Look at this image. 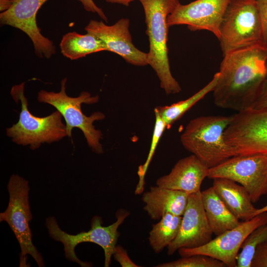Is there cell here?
<instances>
[{
  "instance_id": "cell-8",
  "label": "cell",
  "mask_w": 267,
  "mask_h": 267,
  "mask_svg": "<svg viewBox=\"0 0 267 267\" xmlns=\"http://www.w3.org/2000/svg\"><path fill=\"white\" fill-rule=\"evenodd\" d=\"M9 201L6 210L0 213V222L8 224L20 247V266L25 265L26 257L30 255L39 267H44L41 254L32 242L29 222L32 219L28 181L18 175L9 178L7 186Z\"/></svg>"
},
{
  "instance_id": "cell-2",
  "label": "cell",
  "mask_w": 267,
  "mask_h": 267,
  "mask_svg": "<svg viewBox=\"0 0 267 267\" xmlns=\"http://www.w3.org/2000/svg\"><path fill=\"white\" fill-rule=\"evenodd\" d=\"M143 6L149 50L148 64L156 72L160 87L167 95L178 93L181 88L170 70L167 47L169 15L180 3L178 0H139Z\"/></svg>"
},
{
  "instance_id": "cell-17",
  "label": "cell",
  "mask_w": 267,
  "mask_h": 267,
  "mask_svg": "<svg viewBox=\"0 0 267 267\" xmlns=\"http://www.w3.org/2000/svg\"><path fill=\"white\" fill-rule=\"evenodd\" d=\"M189 195L180 190L151 186L142 195L143 210L154 220L160 219L167 213L182 216Z\"/></svg>"
},
{
  "instance_id": "cell-30",
  "label": "cell",
  "mask_w": 267,
  "mask_h": 267,
  "mask_svg": "<svg viewBox=\"0 0 267 267\" xmlns=\"http://www.w3.org/2000/svg\"><path fill=\"white\" fill-rule=\"evenodd\" d=\"M83 5L84 9L89 12L97 14L103 20L107 21V18L102 9L99 7L93 0H78Z\"/></svg>"
},
{
  "instance_id": "cell-32",
  "label": "cell",
  "mask_w": 267,
  "mask_h": 267,
  "mask_svg": "<svg viewBox=\"0 0 267 267\" xmlns=\"http://www.w3.org/2000/svg\"><path fill=\"white\" fill-rule=\"evenodd\" d=\"M107 2L113 3H118L128 6L130 3L135 0H105Z\"/></svg>"
},
{
  "instance_id": "cell-24",
  "label": "cell",
  "mask_w": 267,
  "mask_h": 267,
  "mask_svg": "<svg viewBox=\"0 0 267 267\" xmlns=\"http://www.w3.org/2000/svg\"><path fill=\"white\" fill-rule=\"evenodd\" d=\"M154 112L155 121L150 149L145 163L138 167L137 174L139 177V181L135 190V193L136 194H140L144 190L145 184L144 178L146 172L163 133L165 129H167L165 123L158 113L154 110Z\"/></svg>"
},
{
  "instance_id": "cell-7",
  "label": "cell",
  "mask_w": 267,
  "mask_h": 267,
  "mask_svg": "<svg viewBox=\"0 0 267 267\" xmlns=\"http://www.w3.org/2000/svg\"><path fill=\"white\" fill-rule=\"evenodd\" d=\"M129 215L128 211L119 210L116 214V221L107 226L102 225L101 217L95 216L91 219L90 229L77 234H70L62 230L54 217H49L45 219V226L49 237L63 244L65 257L68 260L76 263L82 267L92 266L90 263L80 260L75 252L76 246L80 243L91 242L103 249L104 267H109L120 234L118 228Z\"/></svg>"
},
{
  "instance_id": "cell-1",
  "label": "cell",
  "mask_w": 267,
  "mask_h": 267,
  "mask_svg": "<svg viewBox=\"0 0 267 267\" xmlns=\"http://www.w3.org/2000/svg\"><path fill=\"white\" fill-rule=\"evenodd\" d=\"M267 44L262 43L223 56L214 88V101L220 108L238 112L251 109L267 76Z\"/></svg>"
},
{
  "instance_id": "cell-28",
  "label": "cell",
  "mask_w": 267,
  "mask_h": 267,
  "mask_svg": "<svg viewBox=\"0 0 267 267\" xmlns=\"http://www.w3.org/2000/svg\"><path fill=\"white\" fill-rule=\"evenodd\" d=\"M262 23L264 39L267 44V0H256Z\"/></svg>"
},
{
  "instance_id": "cell-34",
  "label": "cell",
  "mask_w": 267,
  "mask_h": 267,
  "mask_svg": "<svg viewBox=\"0 0 267 267\" xmlns=\"http://www.w3.org/2000/svg\"><path fill=\"white\" fill-rule=\"evenodd\" d=\"M266 67H267V63H266Z\"/></svg>"
},
{
  "instance_id": "cell-29",
  "label": "cell",
  "mask_w": 267,
  "mask_h": 267,
  "mask_svg": "<svg viewBox=\"0 0 267 267\" xmlns=\"http://www.w3.org/2000/svg\"><path fill=\"white\" fill-rule=\"evenodd\" d=\"M267 108V76L264 80L259 95L251 109Z\"/></svg>"
},
{
  "instance_id": "cell-31",
  "label": "cell",
  "mask_w": 267,
  "mask_h": 267,
  "mask_svg": "<svg viewBox=\"0 0 267 267\" xmlns=\"http://www.w3.org/2000/svg\"><path fill=\"white\" fill-rule=\"evenodd\" d=\"M13 0H0V10L3 12L7 10L12 4Z\"/></svg>"
},
{
  "instance_id": "cell-14",
  "label": "cell",
  "mask_w": 267,
  "mask_h": 267,
  "mask_svg": "<svg viewBox=\"0 0 267 267\" xmlns=\"http://www.w3.org/2000/svg\"><path fill=\"white\" fill-rule=\"evenodd\" d=\"M213 234L204 209L201 191L190 194L179 232L167 247V254L172 255L181 248L202 246L212 239Z\"/></svg>"
},
{
  "instance_id": "cell-3",
  "label": "cell",
  "mask_w": 267,
  "mask_h": 267,
  "mask_svg": "<svg viewBox=\"0 0 267 267\" xmlns=\"http://www.w3.org/2000/svg\"><path fill=\"white\" fill-rule=\"evenodd\" d=\"M231 116H202L190 120L180 135L184 148L209 169L236 156L224 140Z\"/></svg>"
},
{
  "instance_id": "cell-21",
  "label": "cell",
  "mask_w": 267,
  "mask_h": 267,
  "mask_svg": "<svg viewBox=\"0 0 267 267\" xmlns=\"http://www.w3.org/2000/svg\"><path fill=\"white\" fill-rule=\"evenodd\" d=\"M181 221L182 216L167 213L159 222L152 225L148 241L156 253H160L175 240L179 232Z\"/></svg>"
},
{
  "instance_id": "cell-9",
  "label": "cell",
  "mask_w": 267,
  "mask_h": 267,
  "mask_svg": "<svg viewBox=\"0 0 267 267\" xmlns=\"http://www.w3.org/2000/svg\"><path fill=\"white\" fill-rule=\"evenodd\" d=\"M224 137L237 155H267V108L249 109L231 116Z\"/></svg>"
},
{
  "instance_id": "cell-26",
  "label": "cell",
  "mask_w": 267,
  "mask_h": 267,
  "mask_svg": "<svg viewBox=\"0 0 267 267\" xmlns=\"http://www.w3.org/2000/svg\"><path fill=\"white\" fill-rule=\"evenodd\" d=\"M251 267H267V240L256 248Z\"/></svg>"
},
{
  "instance_id": "cell-10",
  "label": "cell",
  "mask_w": 267,
  "mask_h": 267,
  "mask_svg": "<svg viewBox=\"0 0 267 267\" xmlns=\"http://www.w3.org/2000/svg\"><path fill=\"white\" fill-rule=\"evenodd\" d=\"M210 179L225 178L239 183L253 203L267 194V155H236L209 169Z\"/></svg>"
},
{
  "instance_id": "cell-20",
  "label": "cell",
  "mask_w": 267,
  "mask_h": 267,
  "mask_svg": "<svg viewBox=\"0 0 267 267\" xmlns=\"http://www.w3.org/2000/svg\"><path fill=\"white\" fill-rule=\"evenodd\" d=\"M59 46L61 53L71 60L78 59L101 51H107L101 40L88 32L86 34L69 32L63 35Z\"/></svg>"
},
{
  "instance_id": "cell-5",
  "label": "cell",
  "mask_w": 267,
  "mask_h": 267,
  "mask_svg": "<svg viewBox=\"0 0 267 267\" xmlns=\"http://www.w3.org/2000/svg\"><path fill=\"white\" fill-rule=\"evenodd\" d=\"M10 95L15 102H21L18 121L6 129L7 135L13 142L29 145L32 150H36L43 143L58 141L67 136L66 125L58 111L44 117H36L31 113L24 95V83L13 86Z\"/></svg>"
},
{
  "instance_id": "cell-16",
  "label": "cell",
  "mask_w": 267,
  "mask_h": 267,
  "mask_svg": "<svg viewBox=\"0 0 267 267\" xmlns=\"http://www.w3.org/2000/svg\"><path fill=\"white\" fill-rule=\"evenodd\" d=\"M209 168L195 155L179 160L168 175L156 180V185L192 194L200 191L201 184L207 177Z\"/></svg>"
},
{
  "instance_id": "cell-11",
  "label": "cell",
  "mask_w": 267,
  "mask_h": 267,
  "mask_svg": "<svg viewBox=\"0 0 267 267\" xmlns=\"http://www.w3.org/2000/svg\"><path fill=\"white\" fill-rule=\"evenodd\" d=\"M267 223V212L258 214L249 220L240 222L234 228L217 235L207 244L194 248H179L182 257L204 255L223 263L226 267H236L237 257L248 235L259 226Z\"/></svg>"
},
{
  "instance_id": "cell-33",
  "label": "cell",
  "mask_w": 267,
  "mask_h": 267,
  "mask_svg": "<svg viewBox=\"0 0 267 267\" xmlns=\"http://www.w3.org/2000/svg\"><path fill=\"white\" fill-rule=\"evenodd\" d=\"M265 212H267V204L262 208L257 209L255 213V216Z\"/></svg>"
},
{
  "instance_id": "cell-23",
  "label": "cell",
  "mask_w": 267,
  "mask_h": 267,
  "mask_svg": "<svg viewBox=\"0 0 267 267\" xmlns=\"http://www.w3.org/2000/svg\"><path fill=\"white\" fill-rule=\"evenodd\" d=\"M267 240V223L252 231L243 243L241 251L237 257L236 267H251V263L257 246Z\"/></svg>"
},
{
  "instance_id": "cell-22",
  "label": "cell",
  "mask_w": 267,
  "mask_h": 267,
  "mask_svg": "<svg viewBox=\"0 0 267 267\" xmlns=\"http://www.w3.org/2000/svg\"><path fill=\"white\" fill-rule=\"evenodd\" d=\"M220 76L219 72L215 74L212 79L203 88L189 98L168 106H158L154 111L158 113L169 129L173 123L178 120L191 107L201 100L208 93L212 92Z\"/></svg>"
},
{
  "instance_id": "cell-15",
  "label": "cell",
  "mask_w": 267,
  "mask_h": 267,
  "mask_svg": "<svg viewBox=\"0 0 267 267\" xmlns=\"http://www.w3.org/2000/svg\"><path fill=\"white\" fill-rule=\"evenodd\" d=\"M130 23L129 19L122 18L109 26L102 21L91 20L85 29L101 40L107 51L118 54L127 62L138 66L148 65L147 53L139 50L133 43Z\"/></svg>"
},
{
  "instance_id": "cell-13",
  "label": "cell",
  "mask_w": 267,
  "mask_h": 267,
  "mask_svg": "<svg viewBox=\"0 0 267 267\" xmlns=\"http://www.w3.org/2000/svg\"><path fill=\"white\" fill-rule=\"evenodd\" d=\"M229 0H196L179 4L169 15L170 26L185 25L193 31L207 30L218 39L220 26Z\"/></svg>"
},
{
  "instance_id": "cell-25",
  "label": "cell",
  "mask_w": 267,
  "mask_h": 267,
  "mask_svg": "<svg viewBox=\"0 0 267 267\" xmlns=\"http://www.w3.org/2000/svg\"><path fill=\"white\" fill-rule=\"evenodd\" d=\"M157 267H224L222 262L211 257L201 254L182 257L175 261L156 266Z\"/></svg>"
},
{
  "instance_id": "cell-12",
  "label": "cell",
  "mask_w": 267,
  "mask_h": 267,
  "mask_svg": "<svg viewBox=\"0 0 267 267\" xmlns=\"http://www.w3.org/2000/svg\"><path fill=\"white\" fill-rule=\"evenodd\" d=\"M48 0H13L12 5L0 14V21L17 28L31 40L36 55L50 58L56 52L52 41L44 37L38 27L36 15L41 6Z\"/></svg>"
},
{
  "instance_id": "cell-18",
  "label": "cell",
  "mask_w": 267,
  "mask_h": 267,
  "mask_svg": "<svg viewBox=\"0 0 267 267\" xmlns=\"http://www.w3.org/2000/svg\"><path fill=\"white\" fill-rule=\"evenodd\" d=\"M212 187L228 210L239 220H249L255 216L256 209L245 188L225 178L213 179Z\"/></svg>"
},
{
  "instance_id": "cell-19",
  "label": "cell",
  "mask_w": 267,
  "mask_h": 267,
  "mask_svg": "<svg viewBox=\"0 0 267 267\" xmlns=\"http://www.w3.org/2000/svg\"><path fill=\"white\" fill-rule=\"evenodd\" d=\"M204 209L213 233L216 236L238 225L240 222L210 187L201 191Z\"/></svg>"
},
{
  "instance_id": "cell-27",
  "label": "cell",
  "mask_w": 267,
  "mask_h": 267,
  "mask_svg": "<svg viewBox=\"0 0 267 267\" xmlns=\"http://www.w3.org/2000/svg\"><path fill=\"white\" fill-rule=\"evenodd\" d=\"M113 257L122 267H140L134 263L130 258L127 251L122 246L118 245L115 246Z\"/></svg>"
},
{
  "instance_id": "cell-4",
  "label": "cell",
  "mask_w": 267,
  "mask_h": 267,
  "mask_svg": "<svg viewBox=\"0 0 267 267\" xmlns=\"http://www.w3.org/2000/svg\"><path fill=\"white\" fill-rule=\"evenodd\" d=\"M219 32L218 40L223 56L266 43L256 0H229Z\"/></svg>"
},
{
  "instance_id": "cell-6",
  "label": "cell",
  "mask_w": 267,
  "mask_h": 267,
  "mask_svg": "<svg viewBox=\"0 0 267 267\" xmlns=\"http://www.w3.org/2000/svg\"><path fill=\"white\" fill-rule=\"evenodd\" d=\"M67 81V78L61 80L59 92L41 90L38 93V100L52 106L61 113L66 122V133L69 137L72 136L73 129L79 128L82 131L91 150L97 154H102L103 149L100 140L102 138V134L100 130L95 129L93 123L104 119L105 115L101 112H96L87 116L81 108L82 103H97L99 96H91L87 91H82L78 97L69 96L66 92Z\"/></svg>"
}]
</instances>
